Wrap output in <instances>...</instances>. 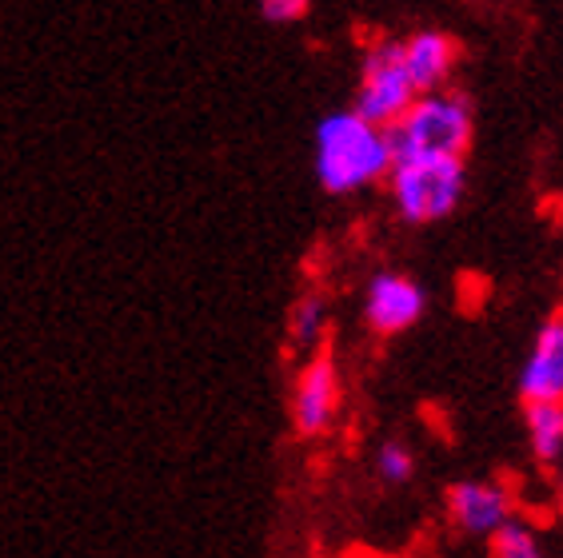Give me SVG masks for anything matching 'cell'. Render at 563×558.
Returning a JSON list of instances; mask_svg holds the SVG:
<instances>
[{"instance_id": "obj_7", "label": "cell", "mask_w": 563, "mask_h": 558, "mask_svg": "<svg viewBox=\"0 0 563 558\" xmlns=\"http://www.w3.org/2000/svg\"><path fill=\"white\" fill-rule=\"evenodd\" d=\"M444 506H448V523H452L460 535L488 538L504 518L516 515V494L504 483L467 479V483L448 487Z\"/></svg>"}, {"instance_id": "obj_5", "label": "cell", "mask_w": 563, "mask_h": 558, "mask_svg": "<svg viewBox=\"0 0 563 558\" xmlns=\"http://www.w3.org/2000/svg\"><path fill=\"white\" fill-rule=\"evenodd\" d=\"M340 408H344V379H340L336 359L320 347L303 359L292 383V431L300 439H324L336 427Z\"/></svg>"}, {"instance_id": "obj_4", "label": "cell", "mask_w": 563, "mask_h": 558, "mask_svg": "<svg viewBox=\"0 0 563 558\" xmlns=\"http://www.w3.org/2000/svg\"><path fill=\"white\" fill-rule=\"evenodd\" d=\"M420 97L404 65V44L400 41H376L360 60V88H356V112L391 129L396 120L408 112V104Z\"/></svg>"}, {"instance_id": "obj_10", "label": "cell", "mask_w": 563, "mask_h": 558, "mask_svg": "<svg viewBox=\"0 0 563 558\" xmlns=\"http://www.w3.org/2000/svg\"><path fill=\"white\" fill-rule=\"evenodd\" d=\"M523 431L528 447L540 467H560L563 462V399H536L523 403Z\"/></svg>"}, {"instance_id": "obj_3", "label": "cell", "mask_w": 563, "mask_h": 558, "mask_svg": "<svg viewBox=\"0 0 563 558\" xmlns=\"http://www.w3.org/2000/svg\"><path fill=\"white\" fill-rule=\"evenodd\" d=\"M467 168L464 156H396L388 172L391 204L404 224L423 227L455 212L464 200Z\"/></svg>"}, {"instance_id": "obj_15", "label": "cell", "mask_w": 563, "mask_h": 558, "mask_svg": "<svg viewBox=\"0 0 563 558\" xmlns=\"http://www.w3.org/2000/svg\"><path fill=\"white\" fill-rule=\"evenodd\" d=\"M560 511H563V487H560Z\"/></svg>"}, {"instance_id": "obj_13", "label": "cell", "mask_w": 563, "mask_h": 558, "mask_svg": "<svg viewBox=\"0 0 563 558\" xmlns=\"http://www.w3.org/2000/svg\"><path fill=\"white\" fill-rule=\"evenodd\" d=\"M376 471H379V479L384 483H408L412 479V471H416V459H412V451L404 447V443H384L379 447V455H376Z\"/></svg>"}, {"instance_id": "obj_9", "label": "cell", "mask_w": 563, "mask_h": 558, "mask_svg": "<svg viewBox=\"0 0 563 558\" xmlns=\"http://www.w3.org/2000/svg\"><path fill=\"white\" fill-rule=\"evenodd\" d=\"M400 44H404V65H408L416 92H432V88H444L452 80L455 60H460V44L448 33L423 29V33L408 36Z\"/></svg>"}, {"instance_id": "obj_8", "label": "cell", "mask_w": 563, "mask_h": 558, "mask_svg": "<svg viewBox=\"0 0 563 558\" xmlns=\"http://www.w3.org/2000/svg\"><path fill=\"white\" fill-rule=\"evenodd\" d=\"M520 399L536 403V399H563V312H555L543 323L540 335L531 339V351L520 367Z\"/></svg>"}, {"instance_id": "obj_12", "label": "cell", "mask_w": 563, "mask_h": 558, "mask_svg": "<svg viewBox=\"0 0 563 558\" xmlns=\"http://www.w3.org/2000/svg\"><path fill=\"white\" fill-rule=\"evenodd\" d=\"M488 550L496 558H540L543 543H540V531L528 518H520V511H516V515L504 518L488 535Z\"/></svg>"}, {"instance_id": "obj_1", "label": "cell", "mask_w": 563, "mask_h": 558, "mask_svg": "<svg viewBox=\"0 0 563 558\" xmlns=\"http://www.w3.org/2000/svg\"><path fill=\"white\" fill-rule=\"evenodd\" d=\"M391 164H396L391 132L360 116L356 108L332 112L316 124V183L328 196L364 192L372 183L388 180Z\"/></svg>"}, {"instance_id": "obj_11", "label": "cell", "mask_w": 563, "mask_h": 558, "mask_svg": "<svg viewBox=\"0 0 563 558\" xmlns=\"http://www.w3.org/2000/svg\"><path fill=\"white\" fill-rule=\"evenodd\" d=\"M328 300L320 291H308L300 300L292 303V312H288V344L296 351L312 355L324 347V335H328Z\"/></svg>"}, {"instance_id": "obj_6", "label": "cell", "mask_w": 563, "mask_h": 558, "mask_svg": "<svg viewBox=\"0 0 563 558\" xmlns=\"http://www.w3.org/2000/svg\"><path fill=\"white\" fill-rule=\"evenodd\" d=\"M428 312V291L404 271H379L368 279L364 291V323L372 335H400Z\"/></svg>"}, {"instance_id": "obj_2", "label": "cell", "mask_w": 563, "mask_h": 558, "mask_svg": "<svg viewBox=\"0 0 563 558\" xmlns=\"http://www.w3.org/2000/svg\"><path fill=\"white\" fill-rule=\"evenodd\" d=\"M388 132L396 156H467L476 132L472 100L448 85L420 92Z\"/></svg>"}, {"instance_id": "obj_14", "label": "cell", "mask_w": 563, "mask_h": 558, "mask_svg": "<svg viewBox=\"0 0 563 558\" xmlns=\"http://www.w3.org/2000/svg\"><path fill=\"white\" fill-rule=\"evenodd\" d=\"M308 9H312V0H261L264 21L272 24H296L308 16Z\"/></svg>"}]
</instances>
